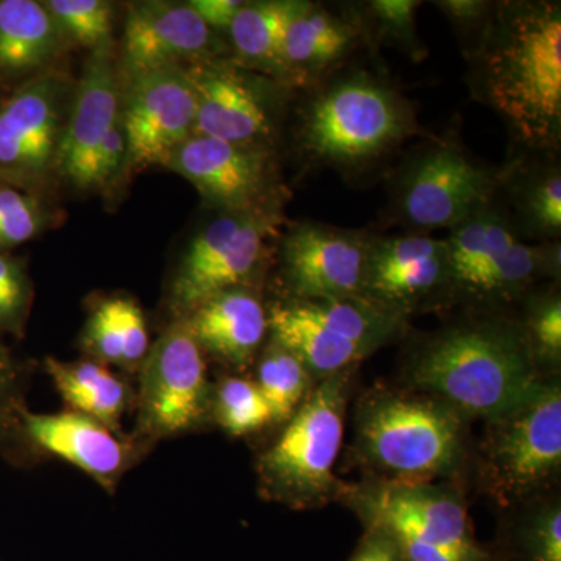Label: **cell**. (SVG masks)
Returning <instances> with one entry per match:
<instances>
[{"instance_id":"6da1fadb","label":"cell","mask_w":561,"mask_h":561,"mask_svg":"<svg viewBox=\"0 0 561 561\" xmlns=\"http://www.w3.org/2000/svg\"><path fill=\"white\" fill-rule=\"evenodd\" d=\"M481 84L486 101L529 146H556L561 125L559 5L504 7L483 41Z\"/></svg>"},{"instance_id":"7a4b0ae2","label":"cell","mask_w":561,"mask_h":561,"mask_svg":"<svg viewBox=\"0 0 561 561\" xmlns=\"http://www.w3.org/2000/svg\"><path fill=\"white\" fill-rule=\"evenodd\" d=\"M409 376L424 394L486 421L522 404L542 382L526 334L504 321L440 332L413 357Z\"/></svg>"},{"instance_id":"3957f363","label":"cell","mask_w":561,"mask_h":561,"mask_svg":"<svg viewBox=\"0 0 561 561\" xmlns=\"http://www.w3.org/2000/svg\"><path fill=\"white\" fill-rule=\"evenodd\" d=\"M465 419L430 394L371 391L357 409V456L386 482H427L453 474L463 459Z\"/></svg>"},{"instance_id":"277c9868","label":"cell","mask_w":561,"mask_h":561,"mask_svg":"<svg viewBox=\"0 0 561 561\" xmlns=\"http://www.w3.org/2000/svg\"><path fill=\"white\" fill-rule=\"evenodd\" d=\"M350 373L321 379L289 420L278 442L262 456L268 494L291 507L317 508L345 496L334 474L348 405Z\"/></svg>"},{"instance_id":"5b68a950","label":"cell","mask_w":561,"mask_h":561,"mask_svg":"<svg viewBox=\"0 0 561 561\" xmlns=\"http://www.w3.org/2000/svg\"><path fill=\"white\" fill-rule=\"evenodd\" d=\"M412 130L404 102L368 77H351L313 99L301 138L317 161L353 165L379 157Z\"/></svg>"},{"instance_id":"8992f818","label":"cell","mask_w":561,"mask_h":561,"mask_svg":"<svg viewBox=\"0 0 561 561\" xmlns=\"http://www.w3.org/2000/svg\"><path fill=\"white\" fill-rule=\"evenodd\" d=\"M483 481L502 504L523 500L561 467V387L542 381L522 404L489 420Z\"/></svg>"},{"instance_id":"52a82bcc","label":"cell","mask_w":561,"mask_h":561,"mask_svg":"<svg viewBox=\"0 0 561 561\" xmlns=\"http://www.w3.org/2000/svg\"><path fill=\"white\" fill-rule=\"evenodd\" d=\"M351 496L368 526H381L468 559L486 560L472 538L463 501L454 491L427 482H379Z\"/></svg>"},{"instance_id":"ba28073f","label":"cell","mask_w":561,"mask_h":561,"mask_svg":"<svg viewBox=\"0 0 561 561\" xmlns=\"http://www.w3.org/2000/svg\"><path fill=\"white\" fill-rule=\"evenodd\" d=\"M208 405L202 346L186 321L172 324L147 357L140 387V420L153 435L190 430Z\"/></svg>"},{"instance_id":"9c48e42d","label":"cell","mask_w":561,"mask_h":561,"mask_svg":"<svg viewBox=\"0 0 561 561\" xmlns=\"http://www.w3.org/2000/svg\"><path fill=\"white\" fill-rule=\"evenodd\" d=\"M195 116V91L183 68L133 77L121 113L127 161L165 165L172 151L194 135Z\"/></svg>"},{"instance_id":"30bf717a","label":"cell","mask_w":561,"mask_h":561,"mask_svg":"<svg viewBox=\"0 0 561 561\" xmlns=\"http://www.w3.org/2000/svg\"><path fill=\"white\" fill-rule=\"evenodd\" d=\"M61 94V80L44 73L25 81L0 105V181L28 186L57 161Z\"/></svg>"},{"instance_id":"8fae6325","label":"cell","mask_w":561,"mask_h":561,"mask_svg":"<svg viewBox=\"0 0 561 561\" xmlns=\"http://www.w3.org/2000/svg\"><path fill=\"white\" fill-rule=\"evenodd\" d=\"M491 173L454 147L430 150L413 164L401 192V210L415 227H457L485 208Z\"/></svg>"},{"instance_id":"7c38bea8","label":"cell","mask_w":561,"mask_h":561,"mask_svg":"<svg viewBox=\"0 0 561 561\" xmlns=\"http://www.w3.org/2000/svg\"><path fill=\"white\" fill-rule=\"evenodd\" d=\"M368 249L354 232L301 225L284 241L287 283L298 301L364 297Z\"/></svg>"},{"instance_id":"4fadbf2b","label":"cell","mask_w":561,"mask_h":561,"mask_svg":"<svg viewBox=\"0 0 561 561\" xmlns=\"http://www.w3.org/2000/svg\"><path fill=\"white\" fill-rule=\"evenodd\" d=\"M210 205L228 214L251 213L268 187V160L254 146H238L208 136L192 135L165 162Z\"/></svg>"},{"instance_id":"5bb4252c","label":"cell","mask_w":561,"mask_h":561,"mask_svg":"<svg viewBox=\"0 0 561 561\" xmlns=\"http://www.w3.org/2000/svg\"><path fill=\"white\" fill-rule=\"evenodd\" d=\"M451 280L446 242L401 236L370 243L364 298L400 313Z\"/></svg>"},{"instance_id":"9a60e30c","label":"cell","mask_w":561,"mask_h":561,"mask_svg":"<svg viewBox=\"0 0 561 561\" xmlns=\"http://www.w3.org/2000/svg\"><path fill=\"white\" fill-rule=\"evenodd\" d=\"M213 46L210 28L190 3L142 2L131 7L125 24L124 68L136 77L153 70L181 68Z\"/></svg>"},{"instance_id":"2e32d148","label":"cell","mask_w":561,"mask_h":561,"mask_svg":"<svg viewBox=\"0 0 561 561\" xmlns=\"http://www.w3.org/2000/svg\"><path fill=\"white\" fill-rule=\"evenodd\" d=\"M119 88L108 44L92 55L81 77L69 122L61 133L57 165L76 186H94V157L119 124Z\"/></svg>"},{"instance_id":"e0dca14e","label":"cell","mask_w":561,"mask_h":561,"mask_svg":"<svg viewBox=\"0 0 561 561\" xmlns=\"http://www.w3.org/2000/svg\"><path fill=\"white\" fill-rule=\"evenodd\" d=\"M186 72L197 102L194 135L253 146L271 133L264 99L238 70L195 65Z\"/></svg>"},{"instance_id":"ac0fdd59","label":"cell","mask_w":561,"mask_h":561,"mask_svg":"<svg viewBox=\"0 0 561 561\" xmlns=\"http://www.w3.org/2000/svg\"><path fill=\"white\" fill-rule=\"evenodd\" d=\"M21 424L36 445L88 474L105 481L121 471L125 461L122 443L110 427L79 412L25 413Z\"/></svg>"},{"instance_id":"d6986e66","label":"cell","mask_w":561,"mask_h":561,"mask_svg":"<svg viewBox=\"0 0 561 561\" xmlns=\"http://www.w3.org/2000/svg\"><path fill=\"white\" fill-rule=\"evenodd\" d=\"M191 313L186 323L198 345L238 367L249 364L268 330L264 306L241 287L221 291Z\"/></svg>"},{"instance_id":"ffe728a7","label":"cell","mask_w":561,"mask_h":561,"mask_svg":"<svg viewBox=\"0 0 561 561\" xmlns=\"http://www.w3.org/2000/svg\"><path fill=\"white\" fill-rule=\"evenodd\" d=\"M61 41L44 3L0 0V79H22L49 65Z\"/></svg>"},{"instance_id":"44dd1931","label":"cell","mask_w":561,"mask_h":561,"mask_svg":"<svg viewBox=\"0 0 561 561\" xmlns=\"http://www.w3.org/2000/svg\"><path fill=\"white\" fill-rule=\"evenodd\" d=\"M268 328L273 341L294 353L320 381L335 373L353 370L357 362L368 356L359 346L324 330L297 301L275 306L268 316Z\"/></svg>"},{"instance_id":"7402d4cb","label":"cell","mask_w":561,"mask_h":561,"mask_svg":"<svg viewBox=\"0 0 561 561\" xmlns=\"http://www.w3.org/2000/svg\"><path fill=\"white\" fill-rule=\"evenodd\" d=\"M311 5L300 0L243 3L230 27L236 50L251 65L283 70L286 33Z\"/></svg>"},{"instance_id":"603a6c76","label":"cell","mask_w":561,"mask_h":561,"mask_svg":"<svg viewBox=\"0 0 561 561\" xmlns=\"http://www.w3.org/2000/svg\"><path fill=\"white\" fill-rule=\"evenodd\" d=\"M356 31L311 5L291 22L283 47V70L309 76L334 65L353 47Z\"/></svg>"},{"instance_id":"cb8c5ba5","label":"cell","mask_w":561,"mask_h":561,"mask_svg":"<svg viewBox=\"0 0 561 561\" xmlns=\"http://www.w3.org/2000/svg\"><path fill=\"white\" fill-rule=\"evenodd\" d=\"M271 214L256 210L239 232L230 251L216 265L198 276L186 289L173 294L180 311L192 312L221 291L239 287L242 280L256 271L264 251L265 239L273 230Z\"/></svg>"},{"instance_id":"d4e9b609","label":"cell","mask_w":561,"mask_h":561,"mask_svg":"<svg viewBox=\"0 0 561 561\" xmlns=\"http://www.w3.org/2000/svg\"><path fill=\"white\" fill-rule=\"evenodd\" d=\"M47 371L69 405L113 430L119 423L127 401L124 383L95 362L47 359Z\"/></svg>"},{"instance_id":"484cf974","label":"cell","mask_w":561,"mask_h":561,"mask_svg":"<svg viewBox=\"0 0 561 561\" xmlns=\"http://www.w3.org/2000/svg\"><path fill=\"white\" fill-rule=\"evenodd\" d=\"M297 302L324 330L354 343L367 354L389 341L400 317L364 297Z\"/></svg>"},{"instance_id":"4316f807","label":"cell","mask_w":561,"mask_h":561,"mask_svg":"<svg viewBox=\"0 0 561 561\" xmlns=\"http://www.w3.org/2000/svg\"><path fill=\"white\" fill-rule=\"evenodd\" d=\"M311 373L286 346L273 341L262 356L257 389L267 401L273 421L286 423L308 397Z\"/></svg>"},{"instance_id":"83f0119b","label":"cell","mask_w":561,"mask_h":561,"mask_svg":"<svg viewBox=\"0 0 561 561\" xmlns=\"http://www.w3.org/2000/svg\"><path fill=\"white\" fill-rule=\"evenodd\" d=\"M62 38L90 49L108 44L113 7L102 0H49L44 2Z\"/></svg>"},{"instance_id":"f1b7e54d","label":"cell","mask_w":561,"mask_h":561,"mask_svg":"<svg viewBox=\"0 0 561 561\" xmlns=\"http://www.w3.org/2000/svg\"><path fill=\"white\" fill-rule=\"evenodd\" d=\"M217 416L232 435H247L271 423L272 411L256 383L241 378L227 379L217 394Z\"/></svg>"},{"instance_id":"f546056e","label":"cell","mask_w":561,"mask_h":561,"mask_svg":"<svg viewBox=\"0 0 561 561\" xmlns=\"http://www.w3.org/2000/svg\"><path fill=\"white\" fill-rule=\"evenodd\" d=\"M43 225L38 203L13 184L0 181V250L31 241Z\"/></svg>"},{"instance_id":"4dcf8cb0","label":"cell","mask_w":561,"mask_h":561,"mask_svg":"<svg viewBox=\"0 0 561 561\" xmlns=\"http://www.w3.org/2000/svg\"><path fill=\"white\" fill-rule=\"evenodd\" d=\"M31 297V283L21 262L0 250V332L20 334Z\"/></svg>"},{"instance_id":"1f68e13d","label":"cell","mask_w":561,"mask_h":561,"mask_svg":"<svg viewBox=\"0 0 561 561\" xmlns=\"http://www.w3.org/2000/svg\"><path fill=\"white\" fill-rule=\"evenodd\" d=\"M491 217H493V213L483 208L454 227L456 231L453 232L451 239L446 242L449 272H451L454 283L459 284L467 272L470 271L472 264L478 261Z\"/></svg>"},{"instance_id":"d6a6232c","label":"cell","mask_w":561,"mask_h":561,"mask_svg":"<svg viewBox=\"0 0 561 561\" xmlns=\"http://www.w3.org/2000/svg\"><path fill=\"white\" fill-rule=\"evenodd\" d=\"M527 561H561V508L559 502L542 505L523 530Z\"/></svg>"},{"instance_id":"836d02e7","label":"cell","mask_w":561,"mask_h":561,"mask_svg":"<svg viewBox=\"0 0 561 561\" xmlns=\"http://www.w3.org/2000/svg\"><path fill=\"white\" fill-rule=\"evenodd\" d=\"M516 242L518 241H516L505 220L493 213L481 254H479L478 261L472 264L470 271L467 272V275L463 276V279L460 280V286L481 294L485 284L489 283L493 273L500 267L502 260L507 256L508 251Z\"/></svg>"},{"instance_id":"e575fe53","label":"cell","mask_w":561,"mask_h":561,"mask_svg":"<svg viewBox=\"0 0 561 561\" xmlns=\"http://www.w3.org/2000/svg\"><path fill=\"white\" fill-rule=\"evenodd\" d=\"M524 210L531 227L545 234H559L561 228V179L559 171L546 173L526 191Z\"/></svg>"},{"instance_id":"d590c367","label":"cell","mask_w":561,"mask_h":561,"mask_svg":"<svg viewBox=\"0 0 561 561\" xmlns=\"http://www.w3.org/2000/svg\"><path fill=\"white\" fill-rule=\"evenodd\" d=\"M541 271L540 251L537 247L516 242L502 260L481 294L512 295L522 290L535 273Z\"/></svg>"},{"instance_id":"8d00e7d4","label":"cell","mask_w":561,"mask_h":561,"mask_svg":"<svg viewBox=\"0 0 561 561\" xmlns=\"http://www.w3.org/2000/svg\"><path fill=\"white\" fill-rule=\"evenodd\" d=\"M535 359L560 360L561 356V302L551 297L540 302L531 312L529 331H524Z\"/></svg>"},{"instance_id":"74e56055","label":"cell","mask_w":561,"mask_h":561,"mask_svg":"<svg viewBox=\"0 0 561 561\" xmlns=\"http://www.w3.org/2000/svg\"><path fill=\"white\" fill-rule=\"evenodd\" d=\"M87 345L95 356L108 362H124V335H122L116 298L103 301L87 328Z\"/></svg>"},{"instance_id":"f35d334b","label":"cell","mask_w":561,"mask_h":561,"mask_svg":"<svg viewBox=\"0 0 561 561\" xmlns=\"http://www.w3.org/2000/svg\"><path fill=\"white\" fill-rule=\"evenodd\" d=\"M419 5L415 0H375L370 3V10L375 20L381 24V32L416 47L415 11Z\"/></svg>"},{"instance_id":"ab89813d","label":"cell","mask_w":561,"mask_h":561,"mask_svg":"<svg viewBox=\"0 0 561 561\" xmlns=\"http://www.w3.org/2000/svg\"><path fill=\"white\" fill-rule=\"evenodd\" d=\"M116 305L122 335H124V362L133 364L142 359L149 351L146 320L138 305L128 298H116Z\"/></svg>"},{"instance_id":"60d3db41","label":"cell","mask_w":561,"mask_h":561,"mask_svg":"<svg viewBox=\"0 0 561 561\" xmlns=\"http://www.w3.org/2000/svg\"><path fill=\"white\" fill-rule=\"evenodd\" d=\"M21 419L16 367L9 351L0 343V440L9 437Z\"/></svg>"},{"instance_id":"b9f144b4","label":"cell","mask_w":561,"mask_h":561,"mask_svg":"<svg viewBox=\"0 0 561 561\" xmlns=\"http://www.w3.org/2000/svg\"><path fill=\"white\" fill-rule=\"evenodd\" d=\"M127 161V140L121 121L106 136L94 157V186L106 183Z\"/></svg>"},{"instance_id":"7bdbcfd3","label":"cell","mask_w":561,"mask_h":561,"mask_svg":"<svg viewBox=\"0 0 561 561\" xmlns=\"http://www.w3.org/2000/svg\"><path fill=\"white\" fill-rule=\"evenodd\" d=\"M348 561H408L397 538L381 526H368L367 534Z\"/></svg>"},{"instance_id":"ee69618b","label":"cell","mask_w":561,"mask_h":561,"mask_svg":"<svg viewBox=\"0 0 561 561\" xmlns=\"http://www.w3.org/2000/svg\"><path fill=\"white\" fill-rule=\"evenodd\" d=\"M243 2L239 0H192L190 7L203 22L213 28H230Z\"/></svg>"},{"instance_id":"f6af8a7d","label":"cell","mask_w":561,"mask_h":561,"mask_svg":"<svg viewBox=\"0 0 561 561\" xmlns=\"http://www.w3.org/2000/svg\"><path fill=\"white\" fill-rule=\"evenodd\" d=\"M438 5L457 24H478L485 20L489 3L474 2V0H451V2H440Z\"/></svg>"}]
</instances>
